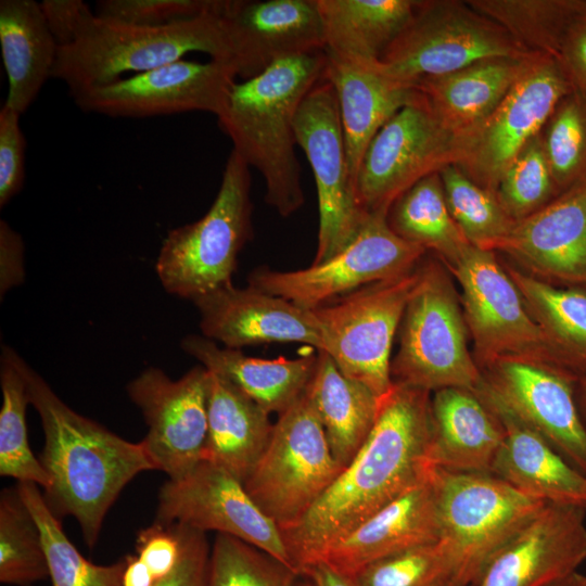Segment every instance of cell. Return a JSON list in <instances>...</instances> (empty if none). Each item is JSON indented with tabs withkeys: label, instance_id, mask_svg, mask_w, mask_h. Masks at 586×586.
Listing matches in <instances>:
<instances>
[{
	"label": "cell",
	"instance_id": "6da1fadb",
	"mask_svg": "<svg viewBox=\"0 0 586 586\" xmlns=\"http://www.w3.org/2000/svg\"><path fill=\"white\" fill-rule=\"evenodd\" d=\"M430 436V392L394 383L351 463L302 518L280 528L300 574L321 549L428 476Z\"/></svg>",
	"mask_w": 586,
	"mask_h": 586
},
{
	"label": "cell",
	"instance_id": "7a4b0ae2",
	"mask_svg": "<svg viewBox=\"0 0 586 586\" xmlns=\"http://www.w3.org/2000/svg\"><path fill=\"white\" fill-rule=\"evenodd\" d=\"M30 404L39 415L44 446L39 457L50 477L43 498L59 518L74 517L89 549L124 487L139 473L156 470L142 441L129 442L69 408L25 364Z\"/></svg>",
	"mask_w": 586,
	"mask_h": 586
},
{
	"label": "cell",
	"instance_id": "3957f363",
	"mask_svg": "<svg viewBox=\"0 0 586 586\" xmlns=\"http://www.w3.org/2000/svg\"><path fill=\"white\" fill-rule=\"evenodd\" d=\"M324 62V50L290 56L235 80L217 115L232 151L260 173L265 201L282 217L305 202L294 122L303 99L322 78Z\"/></svg>",
	"mask_w": 586,
	"mask_h": 586
},
{
	"label": "cell",
	"instance_id": "277c9868",
	"mask_svg": "<svg viewBox=\"0 0 586 586\" xmlns=\"http://www.w3.org/2000/svg\"><path fill=\"white\" fill-rule=\"evenodd\" d=\"M219 2L208 13L164 26L120 24L95 14L73 44L59 48L52 77L73 94L182 60L190 52L230 65Z\"/></svg>",
	"mask_w": 586,
	"mask_h": 586
},
{
	"label": "cell",
	"instance_id": "5b68a950",
	"mask_svg": "<svg viewBox=\"0 0 586 586\" xmlns=\"http://www.w3.org/2000/svg\"><path fill=\"white\" fill-rule=\"evenodd\" d=\"M440 543L455 586H474L493 557L546 501L492 473L433 468Z\"/></svg>",
	"mask_w": 586,
	"mask_h": 586
},
{
	"label": "cell",
	"instance_id": "8992f818",
	"mask_svg": "<svg viewBox=\"0 0 586 586\" xmlns=\"http://www.w3.org/2000/svg\"><path fill=\"white\" fill-rule=\"evenodd\" d=\"M251 170L231 150L218 193L206 214L169 230L155 263L162 286L194 301L232 284L237 259L252 237Z\"/></svg>",
	"mask_w": 586,
	"mask_h": 586
},
{
	"label": "cell",
	"instance_id": "52a82bcc",
	"mask_svg": "<svg viewBox=\"0 0 586 586\" xmlns=\"http://www.w3.org/2000/svg\"><path fill=\"white\" fill-rule=\"evenodd\" d=\"M453 285L435 263L419 268L400 321L399 349L391 361L393 383L426 392L474 391L483 380L466 340V321Z\"/></svg>",
	"mask_w": 586,
	"mask_h": 586
},
{
	"label": "cell",
	"instance_id": "ba28073f",
	"mask_svg": "<svg viewBox=\"0 0 586 586\" xmlns=\"http://www.w3.org/2000/svg\"><path fill=\"white\" fill-rule=\"evenodd\" d=\"M500 25L468 1H418L415 14L377 62L391 78L410 86L489 58H532Z\"/></svg>",
	"mask_w": 586,
	"mask_h": 586
},
{
	"label": "cell",
	"instance_id": "9c48e42d",
	"mask_svg": "<svg viewBox=\"0 0 586 586\" xmlns=\"http://www.w3.org/2000/svg\"><path fill=\"white\" fill-rule=\"evenodd\" d=\"M342 471L304 392L279 415L243 486L255 505L283 528L302 518Z\"/></svg>",
	"mask_w": 586,
	"mask_h": 586
},
{
	"label": "cell",
	"instance_id": "30bf717a",
	"mask_svg": "<svg viewBox=\"0 0 586 586\" xmlns=\"http://www.w3.org/2000/svg\"><path fill=\"white\" fill-rule=\"evenodd\" d=\"M419 268L374 282L314 308L322 349L346 377L382 398L393 387V340L417 284Z\"/></svg>",
	"mask_w": 586,
	"mask_h": 586
},
{
	"label": "cell",
	"instance_id": "8fae6325",
	"mask_svg": "<svg viewBox=\"0 0 586 586\" xmlns=\"http://www.w3.org/2000/svg\"><path fill=\"white\" fill-rule=\"evenodd\" d=\"M426 250L397 235L386 214L370 213L353 240L327 260L293 271L260 267L249 285L314 309L368 284L416 268Z\"/></svg>",
	"mask_w": 586,
	"mask_h": 586
},
{
	"label": "cell",
	"instance_id": "7c38bea8",
	"mask_svg": "<svg viewBox=\"0 0 586 586\" xmlns=\"http://www.w3.org/2000/svg\"><path fill=\"white\" fill-rule=\"evenodd\" d=\"M447 266L461 285L464 321L483 360L512 357L560 369L545 332L492 251L469 243Z\"/></svg>",
	"mask_w": 586,
	"mask_h": 586
},
{
	"label": "cell",
	"instance_id": "4fadbf2b",
	"mask_svg": "<svg viewBox=\"0 0 586 586\" xmlns=\"http://www.w3.org/2000/svg\"><path fill=\"white\" fill-rule=\"evenodd\" d=\"M458 160L459 138L420 92L368 145L355 180L357 199L366 212L387 214L392 203L416 182Z\"/></svg>",
	"mask_w": 586,
	"mask_h": 586
},
{
	"label": "cell",
	"instance_id": "5bb4252c",
	"mask_svg": "<svg viewBox=\"0 0 586 586\" xmlns=\"http://www.w3.org/2000/svg\"><path fill=\"white\" fill-rule=\"evenodd\" d=\"M296 142L315 177L319 229L313 265L332 257L359 231L369 214L356 195L336 97L323 77L303 99L294 122Z\"/></svg>",
	"mask_w": 586,
	"mask_h": 586
},
{
	"label": "cell",
	"instance_id": "9a60e30c",
	"mask_svg": "<svg viewBox=\"0 0 586 586\" xmlns=\"http://www.w3.org/2000/svg\"><path fill=\"white\" fill-rule=\"evenodd\" d=\"M573 89L555 59L538 56L493 113L459 140L456 165L495 193L505 170L542 132L559 101Z\"/></svg>",
	"mask_w": 586,
	"mask_h": 586
},
{
	"label": "cell",
	"instance_id": "2e32d148",
	"mask_svg": "<svg viewBox=\"0 0 586 586\" xmlns=\"http://www.w3.org/2000/svg\"><path fill=\"white\" fill-rule=\"evenodd\" d=\"M235 80L227 63L182 59L71 95L80 110L110 117L146 118L198 111L217 116Z\"/></svg>",
	"mask_w": 586,
	"mask_h": 586
},
{
	"label": "cell",
	"instance_id": "e0dca14e",
	"mask_svg": "<svg viewBox=\"0 0 586 586\" xmlns=\"http://www.w3.org/2000/svg\"><path fill=\"white\" fill-rule=\"evenodd\" d=\"M209 370L195 366L177 380L150 367L126 386L148 425L142 440L156 470L179 480L203 459L208 433Z\"/></svg>",
	"mask_w": 586,
	"mask_h": 586
},
{
	"label": "cell",
	"instance_id": "ac0fdd59",
	"mask_svg": "<svg viewBox=\"0 0 586 586\" xmlns=\"http://www.w3.org/2000/svg\"><path fill=\"white\" fill-rule=\"evenodd\" d=\"M154 522L227 534L294 568L280 527L255 505L242 482L206 459L162 485Z\"/></svg>",
	"mask_w": 586,
	"mask_h": 586
},
{
	"label": "cell",
	"instance_id": "d6986e66",
	"mask_svg": "<svg viewBox=\"0 0 586 586\" xmlns=\"http://www.w3.org/2000/svg\"><path fill=\"white\" fill-rule=\"evenodd\" d=\"M218 15L240 80L279 60L322 51L323 25L316 0H220Z\"/></svg>",
	"mask_w": 586,
	"mask_h": 586
},
{
	"label": "cell",
	"instance_id": "ffe728a7",
	"mask_svg": "<svg viewBox=\"0 0 586 586\" xmlns=\"http://www.w3.org/2000/svg\"><path fill=\"white\" fill-rule=\"evenodd\" d=\"M586 509L546 502L489 561L474 586H546L586 560Z\"/></svg>",
	"mask_w": 586,
	"mask_h": 586
},
{
	"label": "cell",
	"instance_id": "44dd1931",
	"mask_svg": "<svg viewBox=\"0 0 586 586\" xmlns=\"http://www.w3.org/2000/svg\"><path fill=\"white\" fill-rule=\"evenodd\" d=\"M486 380L575 469L586 475V426L574 399L573 375L551 366L505 357Z\"/></svg>",
	"mask_w": 586,
	"mask_h": 586
},
{
	"label": "cell",
	"instance_id": "7402d4cb",
	"mask_svg": "<svg viewBox=\"0 0 586 586\" xmlns=\"http://www.w3.org/2000/svg\"><path fill=\"white\" fill-rule=\"evenodd\" d=\"M202 335L224 347L300 342L322 349L318 320L306 309L252 286H221L193 301Z\"/></svg>",
	"mask_w": 586,
	"mask_h": 586
},
{
	"label": "cell",
	"instance_id": "603a6c76",
	"mask_svg": "<svg viewBox=\"0 0 586 586\" xmlns=\"http://www.w3.org/2000/svg\"><path fill=\"white\" fill-rule=\"evenodd\" d=\"M474 392L494 412L505 432L492 474L536 499L586 509V475L521 418L486 378Z\"/></svg>",
	"mask_w": 586,
	"mask_h": 586
},
{
	"label": "cell",
	"instance_id": "cb8c5ba5",
	"mask_svg": "<svg viewBox=\"0 0 586 586\" xmlns=\"http://www.w3.org/2000/svg\"><path fill=\"white\" fill-rule=\"evenodd\" d=\"M440 536L432 469L425 479L353 531L326 546L308 563L324 562L351 578L374 561L417 546L435 543Z\"/></svg>",
	"mask_w": 586,
	"mask_h": 586
},
{
	"label": "cell",
	"instance_id": "d4e9b609",
	"mask_svg": "<svg viewBox=\"0 0 586 586\" xmlns=\"http://www.w3.org/2000/svg\"><path fill=\"white\" fill-rule=\"evenodd\" d=\"M497 250L548 278L586 284V181L517 221Z\"/></svg>",
	"mask_w": 586,
	"mask_h": 586
},
{
	"label": "cell",
	"instance_id": "484cf974",
	"mask_svg": "<svg viewBox=\"0 0 586 586\" xmlns=\"http://www.w3.org/2000/svg\"><path fill=\"white\" fill-rule=\"evenodd\" d=\"M322 77L333 87L355 184L364 154L378 131L420 91L384 74L374 63L346 60L324 51Z\"/></svg>",
	"mask_w": 586,
	"mask_h": 586
},
{
	"label": "cell",
	"instance_id": "4316f807",
	"mask_svg": "<svg viewBox=\"0 0 586 586\" xmlns=\"http://www.w3.org/2000/svg\"><path fill=\"white\" fill-rule=\"evenodd\" d=\"M505 432L494 412L474 391L446 387L431 398V467L492 473Z\"/></svg>",
	"mask_w": 586,
	"mask_h": 586
},
{
	"label": "cell",
	"instance_id": "83f0119b",
	"mask_svg": "<svg viewBox=\"0 0 586 586\" xmlns=\"http://www.w3.org/2000/svg\"><path fill=\"white\" fill-rule=\"evenodd\" d=\"M538 56L480 60L456 72L424 78L416 88L460 140L493 113Z\"/></svg>",
	"mask_w": 586,
	"mask_h": 586
},
{
	"label": "cell",
	"instance_id": "f1b7e54d",
	"mask_svg": "<svg viewBox=\"0 0 586 586\" xmlns=\"http://www.w3.org/2000/svg\"><path fill=\"white\" fill-rule=\"evenodd\" d=\"M183 352L252 398L268 413L285 411L307 388L317 356L263 359L240 349L220 347L203 335H186Z\"/></svg>",
	"mask_w": 586,
	"mask_h": 586
},
{
	"label": "cell",
	"instance_id": "f546056e",
	"mask_svg": "<svg viewBox=\"0 0 586 586\" xmlns=\"http://www.w3.org/2000/svg\"><path fill=\"white\" fill-rule=\"evenodd\" d=\"M0 49L9 82L4 105L22 115L52 77L59 51L40 2L0 1Z\"/></svg>",
	"mask_w": 586,
	"mask_h": 586
},
{
	"label": "cell",
	"instance_id": "4dcf8cb0",
	"mask_svg": "<svg viewBox=\"0 0 586 586\" xmlns=\"http://www.w3.org/2000/svg\"><path fill=\"white\" fill-rule=\"evenodd\" d=\"M209 373L204 459L243 483L269 442L273 428L270 413L224 377Z\"/></svg>",
	"mask_w": 586,
	"mask_h": 586
},
{
	"label": "cell",
	"instance_id": "1f68e13d",
	"mask_svg": "<svg viewBox=\"0 0 586 586\" xmlns=\"http://www.w3.org/2000/svg\"><path fill=\"white\" fill-rule=\"evenodd\" d=\"M305 392L335 460L344 469L369 436L380 398L362 383L343 374L332 358L320 351Z\"/></svg>",
	"mask_w": 586,
	"mask_h": 586
},
{
	"label": "cell",
	"instance_id": "d6a6232c",
	"mask_svg": "<svg viewBox=\"0 0 586 586\" xmlns=\"http://www.w3.org/2000/svg\"><path fill=\"white\" fill-rule=\"evenodd\" d=\"M324 51L340 58L378 62L411 21L415 0H316Z\"/></svg>",
	"mask_w": 586,
	"mask_h": 586
},
{
	"label": "cell",
	"instance_id": "836d02e7",
	"mask_svg": "<svg viewBox=\"0 0 586 586\" xmlns=\"http://www.w3.org/2000/svg\"><path fill=\"white\" fill-rule=\"evenodd\" d=\"M528 311L545 332L561 370L586 372V291L561 289L508 268Z\"/></svg>",
	"mask_w": 586,
	"mask_h": 586
},
{
	"label": "cell",
	"instance_id": "e575fe53",
	"mask_svg": "<svg viewBox=\"0 0 586 586\" xmlns=\"http://www.w3.org/2000/svg\"><path fill=\"white\" fill-rule=\"evenodd\" d=\"M386 221L397 235L434 251L446 265L469 244L448 209L438 173L400 194L388 208Z\"/></svg>",
	"mask_w": 586,
	"mask_h": 586
},
{
	"label": "cell",
	"instance_id": "d590c367",
	"mask_svg": "<svg viewBox=\"0 0 586 586\" xmlns=\"http://www.w3.org/2000/svg\"><path fill=\"white\" fill-rule=\"evenodd\" d=\"M26 361L3 345L0 357V475L31 482L47 489L50 477L33 454L27 437L26 407L30 404L25 375Z\"/></svg>",
	"mask_w": 586,
	"mask_h": 586
},
{
	"label": "cell",
	"instance_id": "8d00e7d4",
	"mask_svg": "<svg viewBox=\"0 0 586 586\" xmlns=\"http://www.w3.org/2000/svg\"><path fill=\"white\" fill-rule=\"evenodd\" d=\"M16 487L40 530L52 586H122L125 558L110 565L87 560L64 533L39 486L17 482Z\"/></svg>",
	"mask_w": 586,
	"mask_h": 586
},
{
	"label": "cell",
	"instance_id": "74e56055",
	"mask_svg": "<svg viewBox=\"0 0 586 586\" xmlns=\"http://www.w3.org/2000/svg\"><path fill=\"white\" fill-rule=\"evenodd\" d=\"M532 53L557 61L560 42L584 0H471Z\"/></svg>",
	"mask_w": 586,
	"mask_h": 586
},
{
	"label": "cell",
	"instance_id": "f35d334b",
	"mask_svg": "<svg viewBox=\"0 0 586 586\" xmlns=\"http://www.w3.org/2000/svg\"><path fill=\"white\" fill-rule=\"evenodd\" d=\"M49 577L38 524L17 487L0 494V582L30 586Z\"/></svg>",
	"mask_w": 586,
	"mask_h": 586
},
{
	"label": "cell",
	"instance_id": "ab89813d",
	"mask_svg": "<svg viewBox=\"0 0 586 586\" xmlns=\"http://www.w3.org/2000/svg\"><path fill=\"white\" fill-rule=\"evenodd\" d=\"M438 174L448 209L467 241L483 250H497L515 221L496 194L475 183L455 164Z\"/></svg>",
	"mask_w": 586,
	"mask_h": 586
},
{
	"label": "cell",
	"instance_id": "60d3db41",
	"mask_svg": "<svg viewBox=\"0 0 586 586\" xmlns=\"http://www.w3.org/2000/svg\"><path fill=\"white\" fill-rule=\"evenodd\" d=\"M542 142L558 194L586 181V94L564 95L544 126Z\"/></svg>",
	"mask_w": 586,
	"mask_h": 586
},
{
	"label": "cell",
	"instance_id": "b9f144b4",
	"mask_svg": "<svg viewBox=\"0 0 586 586\" xmlns=\"http://www.w3.org/2000/svg\"><path fill=\"white\" fill-rule=\"evenodd\" d=\"M298 575L266 551L227 534H217L211 548L207 586H295Z\"/></svg>",
	"mask_w": 586,
	"mask_h": 586
},
{
	"label": "cell",
	"instance_id": "7bdbcfd3",
	"mask_svg": "<svg viewBox=\"0 0 586 586\" xmlns=\"http://www.w3.org/2000/svg\"><path fill=\"white\" fill-rule=\"evenodd\" d=\"M495 194L515 222L534 214L559 195L540 133L530 141L505 170Z\"/></svg>",
	"mask_w": 586,
	"mask_h": 586
},
{
	"label": "cell",
	"instance_id": "ee69618b",
	"mask_svg": "<svg viewBox=\"0 0 586 586\" xmlns=\"http://www.w3.org/2000/svg\"><path fill=\"white\" fill-rule=\"evenodd\" d=\"M351 579L355 586H455L440 540L374 561Z\"/></svg>",
	"mask_w": 586,
	"mask_h": 586
},
{
	"label": "cell",
	"instance_id": "f6af8a7d",
	"mask_svg": "<svg viewBox=\"0 0 586 586\" xmlns=\"http://www.w3.org/2000/svg\"><path fill=\"white\" fill-rule=\"evenodd\" d=\"M217 0H101L100 18L137 26H164L214 10Z\"/></svg>",
	"mask_w": 586,
	"mask_h": 586
},
{
	"label": "cell",
	"instance_id": "bcb514c9",
	"mask_svg": "<svg viewBox=\"0 0 586 586\" xmlns=\"http://www.w3.org/2000/svg\"><path fill=\"white\" fill-rule=\"evenodd\" d=\"M21 114L3 104L0 110V207L5 206L23 188L25 148Z\"/></svg>",
	"mask_w": 586,
	"mask_h": 586
},
{
	"label": "cell",
	"instance_id": "7dc6e473",
	"mask_svg": "<svg viewBox=\"0 0 586 586\" xmlns=\"http://www.w3.org/2000/svg\"><path fill=\"white\" fill-rule=\"evenodd\" d=\"M178 523L152 525L141 530L136 540L137 557L145 564L155 582L169 575L181 557Z\"/></svg>",
	"mask_w": 586,
	"mask_h": 586
},
{
	"label": "cell",
	"instance_id": "c3c4849f",
	"mask_svg": "<svg viewBox=\"0 0 586 586\" xmlns=\"http://www.w3.org/2000/svg\"><path fill=\"white\" fill-rule=\"evenodd\" d=\"M181 557L174 571L155 586H207L211 548L204 532L178 523Z\"/></svg>",
	"mask_w": 586,
	"mask_h": 586
},
{
	"label": "cell",
	"instance_id": "681fc988",
	"mask_svg": "<svg viewBox=\"0 0 586 586\" xmlns=\"http://www.w3.org/2000/svg\"><path fill=\"white\" fill-rule=\"evenodd\" d=\"M40 7L59 48L73 44L95 15L82 0H43Z\"/></svg>",
	"mask_w": 586,
	"mask_h": 586
},
{
	"label": "cell",
	"instance_id": "f907efd6",
	"mask_svg": "<svg viewBox=\"0 0 586 586\" xmlns=\"http://www.w3.org/2000/svg\"><path fill=\"white\" fill-rule=\"evenodd\" d=\"M557 62L573 88L586 94V0L564 31Z\"/></svg>",
	"mask_w": 586,
	"mask_h": 586
},
{
	"label": "cell",
	"instance_id": "816d5d0a",
	"mask_svg": "<svg viewBox=\"0 0 586 586\" xmlns=\"http://www.w3.org/2000/svg\"><path fill=\"white\" fill-rule=\"evenodd\" d=\"M0 293L24 280V243L21 234L5 221H0Z\"/></svg>",
	"mask_w": 586,
	"mask_h": 586
},
{
	"label": "cell",
	"instance_id": "f5cc1de1",
	"mask_svg": "<svg viewBox=\"0 0 586 586\" xmlns=\"http://www.w3.org/2000/svg\"><path fill=\"white\" fill-rule=\"evenodd\" d=\"M301 575L307 576L313 586H355L352 579L321 561L305 565Z\"/></svg>",
	"mask_w": 586,
	"mask_h": 586
},
{
	"label": "cell",
	"instance_id": "db71d44e",
	"mask_svg": "<svg viewBox=\"0 0 586 586\" xmlns=\"http://www.w3.org/2000/svg\"><path fill=\"white\" fill-rule=\"evenodd\" d=\"M125 561L122 586H155V579L137 555L126 556Z\"/></svg>",
	"mask_w": 586,
	"mask_h": 586
},
{
	"label": "cell",
	"instance_id": "11a10c76",
	"mask_svg": "<svg viewBox=\"0 0 586 586\" xmlns=\"http://www.w3.org/2000/svg\"><path fill=\"white\" fill-rule=\"evenodd\" d=\"M546 586H586V575L575 571Z\"/></svg>",
	"mask_w": 586,
	"mask_h": 586
},
{
	"label": "cell",
	"instance_id": "9f6ffc18",
	"mask_svg": "<svg viewBox=\"0 0 586 586\" xmlns=\"http://www.w3.org/2000/svg\"><path fill=\"white\" fill-rule=\"evenodd\" d=\"M581 381H582L581 384H582V390H583V394H584V398H585V403H586V377L582 378Z\"/></svg>",
	"mask_w": 586,
	"mask_h": 586
}]
</instances>
